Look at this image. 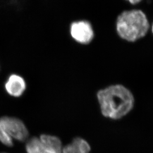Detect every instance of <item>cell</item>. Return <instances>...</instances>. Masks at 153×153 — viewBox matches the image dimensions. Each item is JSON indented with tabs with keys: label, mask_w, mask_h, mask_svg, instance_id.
Wrapping results in <instances>:
<instances>
[{
	"label": "cell",
	"mask_w": 153,
	"mask_h": 153,
	"mask_svg": "<svg viewBox=\"0 0 153 153\" xmlns=\"http://www.w3.org/2000/svg\"><path fill=\"white\" fill-rule=\"evenodd\" d=\"M75 153H90L91 148L86 140L82 138H74L71 143Z\"/></svg>",
	"instance_id": "cell-8"
},
{
	"label": "cell",
	"mask_w": 153,
	"mask_h": 153,
	"mask_svg": "<svg viewBox=\"0 0 153 153\" xmlns=\"http://www.w3.org/2000/svg\"><path fill=\"white\" fill-rule=\"evenodd\" d=\"M97 98L102 115L113 120L128 114L134 103L131 91L121 85H112L99 91Z\"/></svg>",
	"instance_id": "cell-1"
},
{
	"label": "cell",
	"mask_w": 153,
	"mask_h": 153,
	"mask_svg": "<svg viewBox=\"0 0 153 153\" xmlns=\"http://www.w3.org/2000/svg\"><path fill=\"white\" fill-rule=\"evenodd\" d=\"M6 93L11 97L18 98L21 97L26 89V83L22 76L12 74L7 78L5 83Z\"/></svg>",
	"instance_id": "cell-5"
},
{
	"label": "cell",
	"mask_w": 153,
	"mask_h": 153,
	"mask_svg": "<svg viewBox=\"0 0 153 153\" xmlns=\"http://www.w3.org/2000/svg\"><path fill=\"white\" fill-rule=\"evenodd\" d=\"M0 126L12 138L19 141L27 140L29 133L27 128L21 120L10 116H2L0 118Z\"/></svg>",
	"instance_id": "cell-3"
},
{
	"label": "cell",
	"mask_w": 153,
	"mask_h": 153,
	"mask_svg": "<svg viewBox=\"0 0 153 153\" xmlns=\"http://www.w3.org/2000/svg\"><path fill=\"white\" fill-rule=\"evenodd\" d=\"M0 142L5 146L11 147L13 145V141L9 134L0 126Z\"/></svg>",
	"instance_id": "cell-9"
},
{
	"label": "cell",
	"mask_w": 153,
	"mask_h": 153,
	"mask_svg": "<svg viewBox=\"0 0 153 153\" xmlns=\"http://www.w3.org/2000/svg\"><path fill=\"white\" fill-rule=\"evenodd\" d=\"M152 32H153V26H152Z\"/></svg>",
	"instance_id": "cell-12"
},
{
	"label": "cell",
	"mask_w": 153,
	"mask_h": 153,
	"mask_svg": "<svg viewBox=\"0 0 153 153\" xmlns=\"http://www.w3.org/2000/svg\"><path fill=\"white\" fill-rule=\"evenodd\" d=\"M149 28L148 18L141 10L123 11L117 18V33L121 38L128 42H134L143 38Z\"/></svg>",
	"instance_id": "cell-2"
},
{
	"label": "cell",
	"mask_w": 153,
	"mask_h": 153,
	"mask_svg": "<svg viewBox=\"0 0 153 153\" xmlns=\"http://www.w3.org/2000/svg\"><path fill=\"white\" fill-rule=\"evenodd\" d=\"M40 140L47 148L54 153H62V142L58 137L49 134H42Z\"/></svg>",
	"instance_id": "cell-6"
},
{
	"label": "cell",
	"mask_w": 153,
	"mask_h": 153,
	"mask_svg": "<svg viewBox=\"0 0 153 153\" xmlns=\"http://www.w3.org/2000/svg\"><path fill=\"white\" fill-rule=\"evenodd\" d=\"M27 153H53L37 137L28 140L26 145Z\"/></svg>",
	"instance_id": "cell-7"
},
{
	"label": "cell",
	"mask_w": 153,
	"mask_h": 153,
	"mask_svg": "<svg viewBox=\"0 0 153 153\" xmlns=\"http://www.w3.org/2000/svg\"><path fill=\"white\" fill-rule=\"evenodd\" d=\"M69 31L71 38L79 44H89L94 36L92 25L88 21H73L69 25Z\"/></svg>",
	"instance_id": "cell-4"
},
{
	"label": "cell",
	"mask_w": 153,
	"mask_h": 153,
	"mask_svg": "<svg viewBox=\"0 0 153 153\" xmlns=\"http://www.w3.org/2000/svg\"><path fill=\"white\" fill-rule=\"evenodd\" d=\"M126 1H128L132 5H136V4L140 3L141 1H142V0H126Z\"/></svg>",
	"instance_id": "cell-11"
},
{
	"label": "cell",
	"mask_w": 153,
	"mask_h": 153,
	"mask_svg": "<svg viewBox=\"0 0 153 153\" xmlns=\"http://www.w3.org/2000/svg\"><path fill=\"white\" fill-rule=\"evenodd\" d=\"M62 153H75L71 145L69 144L62 149Z\"/></svg>",
	"instance_id": "cell-10"
},
{
	"label": "cell",
	"mask_w": 153,
	"mask_h": 153,
	"mask_svg": "<svg viewBox=\"0 0 153 153\" xmlns=\"http://www.w3.org/2000/svg\"></svg>",
	"instance_id": "cell-13"
}]
</instances>
